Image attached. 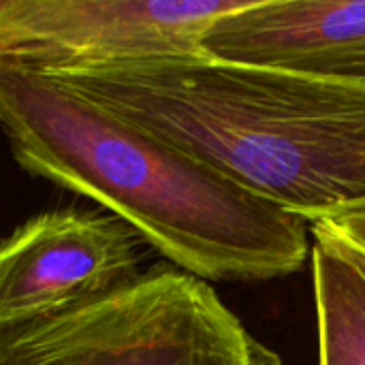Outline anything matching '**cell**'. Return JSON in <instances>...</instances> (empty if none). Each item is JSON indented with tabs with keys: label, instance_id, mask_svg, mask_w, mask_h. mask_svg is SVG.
Masks as SVG:
<instances>
[{
	"label": "cell",
	"instance_id": "obj_1",
	"mask_svg": "<svg viewBox=\"0 0 365 365\" xmlns=\"http://www.w3.org/2000/svg\"><path fill=\"white\" fill-rule=\"evenodd\" d=\"M0 128L24 171L92 199L199 280H276L310 257L306 220L45 75L0 62Z\"/></svg>",
	"mask_w": 365,
	"mask_h": 365
},
{
	"label": "cell",
	"instance_id": "obj_2",
	"mask_svg": "<svg viewBox=\"0 0 365 365\" xmlns=\"http://www.w3.org/2000/svg\"><path fill=\"white\" fill-rule=\"evenodd\" d=\"M45 77L308 225L365 205V81L207 56Z\"/></svg>",
	"mask_w": 365,
	"mask_h": 365
},
{
	"label": "cell",
	"instance_id": "obj_3",
	"mask_svg": "<svg viewBox=\"0 0 365 365\" xmlns=\"http://www.w3.org/2000/svg\"><path fill=\"white\" fill-rule=\"evenodd\" d=\"M0 365H282L205 282L169 263L64 314L0 329Z\"/></svg>",
	"mask_w": 365,
	"mask_h": 365
},
{
	"label": "cell",
	"instance_id": "obj_4",
	"mask_svg": "<svg viewBox=\"0 0 365 365\" xmlns=\"http://www.w3.org/2000/svg\"><path fill=\"white\" fill-rule=\"evenodd\" d=\"M246 0H0V62L49 75L205 56L201 41Z\"/></svg>",
	"mask_w": 365,
	"mask_h": 365
},
{
	"label": "cell",
	"instance_id": "obj_5",
	"mask_svg": "<svg viewBox=\"0 0 365 365\" xmlns=\"http://www.w3.org/2000/svg\"><path fill=\"white\" fill-rule=\"evenodd\" d=\"M143 240L96 207L41 212L0 242V329L92 304L141 274Z\"/></svg>",
	"mask_w": 365,
	"mask_h": 365
},
{
	"label": "cell",
	"instance_id": "obj_6",
	"mask_svg": "<svg viewBox=\"0 0 365 365\" xmlns=\"http://www.w3.org/2000/svg\"><path fill=\"white\" fill-rule=\"evenodd\" d=\"M227 64L365 81V0H246L201 41Z\"/></svg>",
	"mask_w": 365,
	"mask_h": 365
},
{
	"label": "cell",
	"instance_id": "obj_7",
	"mask_svg": "<svg viewBox=\"0 0 365 365\" xmlns=\"http://www.w3.org/2000/svg\"><path fill=\"white\" fill-rule=\"evenodd\" d=\"M319 365H365V274L321 225H310Z\"/></svg>",
	"mask_w": 365,
	"mask_h": 365
},
{
	"label": "cell",
	"instance_id": "obj_8",
	"mask_svg": "<svg viewBox=\"0 0 365 365\" xmlns=\"http://www.w3.org/2000/svg\"><path fill=\"white\" fill-rule=\"evenodd\" d=\"M314 225H321L325 231H329L342 244L365 255V205L357 207V210H349L344 214H338L334 218L314 222Z\"/></svg>",
	"mask_w": 365,
	"mask_h": 365
},
{
	"label": "cell",
	"instance_id": "obj_9",
	"mask_svg": "<svg viewBox=\"0 0 365 365\" xmlns=\"http://www.w3.org/2000/svg\"><path fill=\"white\" fill-rule=\"evenodd\" d=\"M336 240H338V237H336ZM338 242H340V240H338ZM340 244H342V242H340ZM342 246H344V250L349 252V257H351V259L355 261V265H357V267H359V269H361V272L365 274V255L357 252V250H353V248H349L346 244H342Z\"/></svg>",
	"mask_w": 365,
	"mask_h": 365
}]
</instances>
